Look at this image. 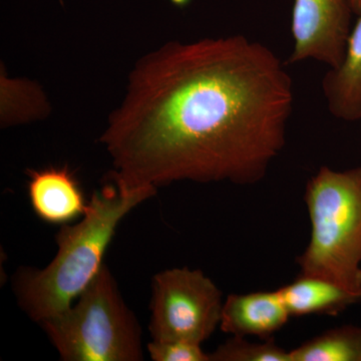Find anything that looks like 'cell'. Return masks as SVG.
I'll list each match as a JSON object with an SVG mask.
<instances>
[{
	"label": "cell",
	"mask_w": 361,
	"mask_h": 361,
	"mask_svg": "<svg viewBox=\"0 0 361 361\" xmlns=\"http://www.w3.org/2000/svg\"><path fill=\"white\" fill-rule=\"evenodd\" d=\"M304 201L310 243L296 262L304 276L322 278L361 296V166H323L310 178Z\"/></svg>",
	"instance_id": "obj_3"
},
{
	"label": "cell",
	"mask_w": 361,
	"mask_h": 361,
	"mask_svg": "<svg viewBox=\"0 0 361 361\" xmlns=\"http://www.w3.org/2000/svg\"><path fill=\"white\" fill-rule=\"evenodd\" d=\"M290 316H336L360 302L361 296L322 278L299 275L295 281L278 289Z\"/></svg>",
	"instance_id": "obj_10"
},
{
	"label": "cell",
	"mask_w": 361,
	"mask_h": 361,
	"mask_svg": "<svg viewBox=\"0 0 361 361\" xmlns=\"http://www.w3.org/2000/svg\"><path fill=\"white\" fill-rule=\"evenodd\" d=\"M348 0H295L292 11L293 51L290 63L313 59L336 68L351 32Z\"/></svg>",
	"instance_id": "obj_6"
},
{
	"label": "cell",
	"mask_w": 361,
	"mask_h": 361,
	"mask_svg": "<svg viewBox=\"0 0 361 361\" xmlns=\"http://www.w3.org/2000/svg\"><path fill=\"white\" fill-rule=\"evenodd\" d=\"M291 361H361V327H336L289 350Z\"/></svg>",
	"instance_id": "obj_12"
},
{
	"label": "cell",
	"mask_w": 361,
	"mask_h": 361,
	"mask_svg": "<svg viewBox=\"0 0 361 361\" xmlns=\"http://www.w3.org/2000/svg\"><path fill=\"white\" fill-rule=\"evenodd\" d=\"M223 303L219 288L201 270L161 271L152 283V338L202 344L219 326Z\"/></svg>",
	"instance_id": "obj_5"
},
{
	"label": "cell",
	"mask_w": 361,
	"mask_h": 361,
	"mask_svg": "<svg viewBox=\"0 0 361 361\" xmlns=\"http://www.w3.org/2000/svg\"><path fill=\"white\" fill-rule=\"evenodd\" d=\"M27 192L33 212L45 223L68 225L87 210V202L71 169L49 167L27 172Z\"/></svg>",
	"instance_id": "obj_7"
},
{
	"label": "cell",
	"mask_w": 361,
	"mask_h": 361,
	"mask_svg": "<svg viewBox=\"0 0 361 361\" xmlns=\"http://www.w3.org/2000/svg\"><path fill=\"white\" fill-rule=\"evenodd\" d=\"M154 361H211L210 353H206L200 343L168 339L152 341L147 345Z\"/></svg>",
	"instance_id": "obj_14"
},
{
	"label": "cell",
	"mask_w": 361,
	"mask_h": 361,
	"mask_svg": "<svg viewBox=\"0 0 361 361\" xmlns=\"http://www.w3.org/2000/svg\"><path fill=\"white\" fill-rule=\"evenodd\" d=\"M170 1L175 4L176 6L183 7L186 6L191 0H170Z\"/></svg>",
	"instance_id": "obj_16"
},
{
	"label": "cell",
	"mask_w": 361,
	"mask_h": 361,
	"mask_svg": "<svg viewBox=\"0 0 361 361\" xmlns=\"http://www.w3.org/2000/svg\"><path fill=\"white\" fill-rule=\"evenodd\" d=\"M156 194L114 182L94 192L78 222L63 225L56 234L58 252L51 262L42 269L23 268L14 276V293L28 317L42 324L70 308L103 269L123 218Z\"/></svg>",
	"instance_id": "obj_2"
},
{
	"label": "cell",
	"mask_w": 361,
	"mask_h": 361,
	"mask_svg": "<svg viewBox=\"0 0 361 361\" xmlns=\"http://www.w3.org/2000/svg\"><path fill=\"white\" fill-rule=\"evenodd\" d=\"M51 113V104L37 82L25 78L0 73V123L14 127L44 120Z\"/></svg>",
	"instance_id": "obj_11"
},
{
	"label": "cell",
	"mask_w": 361,
	"mask_h": 361,
	"mask_svg": "<svg viewBox=\"0 0 361 361\" xmlns=\"http://www.w3.org/2000/svg\"><path fill=\"white\" fill-rule=\"evenodd\" d=\"M292 80L244 35L169 42L130 71L99 142L127 189L263 180L286 144Z\"/></svg>",
	"instance_id": "obj_1"
},
{
	"label": "cell",
	"mask_w": 361,
	"mask_h": 361,
	"mask_svg": "<svg viewBox=\"0 0 361 361\" xmlns=\"http://www.w3.org/2000/svg\"><path fill=\"white\" fill-rule=\"evenodd\" d=\"M59 1H61H61H63V0H59Z\"/></svg>",
	"instance_id": "obj_17"
},
{
	"label": "cell",
	"mask_w": 361,
	"mask_h": 361,
	"mask_svg": "<svg viewBox=\"0 0 361 361\" xmlns=\"http://www.w3.org/2000/svg\"><path fill=\"white\" fill-rule=\"evenodd\" d=\"M349 4H350L353 13L356 16L361 14V0H348Z\"/></svg>",
	"instance_id": "obj_15"
},
{
	"label": "cell",
	"mask_w": 361,
	"mask_h": 361,
	"mask_svg": "<svg viewBox=\"0 0 361 361\" xmlns=\"http://www.w3.org/2000/svg\"><path fill=\"white\" fill-rule=\"evenodd\" d=\"M358 16L341 65L329 68L322 80L330 113L345 122L361 120V14Z\"/></svg>",
	"instance_id": "obj_9"
},
{
	"label": "cell",
	"mask_w": 361,
	"mask_h": 361,
	"mask_svg": "<svg viewBox=\"0 0 361 361\" xmlns=\"http://www.w3.org/2000/svg\"><path fill=\"white\" fill-rule=\"evenodd\" d=\"M211 361H291L290 353L278 345L274 338L250 342L232 336L210 353Z\"/></svg>",
	"instance_id": "obj_13"
},
{
	"label": "cell",
	"mask_w": 361,
	"mask_h": 361,
	"mask_svg": "<svg viewBox=\"0 0 361 361\" xmlns=\"http://www.w3.org/2000/svg\"><path fill=\"white\" fill-rule=\"evenodd\" d=\"M291 316L278 291L230 294L223 303L220 329L233 336L273 338Z\"/></svg>",
	"instance_id": "obj_8"
},
{
	"label": "cell",
	"mask_w": 361,
	"mask_h": 361,
	"mask_svg": "<svg viewBox=\"0 0 361 361\" xmlns=\"http://www.w3.org/2000/svg\"><path fill=\"white\" fill-rule=\"evenodd\" d=\"M42 329L66 361H141L142 329L104 264L96 279Z\"/></svg>",
	"instance_id": "obj_4"
}]
</instances>
